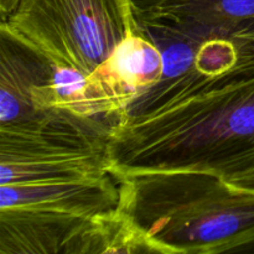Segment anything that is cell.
Masks as SVG:
<instances>
[{"mask_svg": "<svg viewBox=\"0 0 254 254\" xmlns=\"http://www.w3.org/2000/svg\"><path fill=\"white\" fill-rule=\"evenodd\" d=\"M228 34L235 50L222 67L160 78L117 117V178L196 171L227 181L254 168V19Z\"/></svg>", "mask_w": 254, "mask_h": 254, "instance_id": "obj_1", "label": "cell"}, {"mask_svg": "<svg viewBox=\"0 0 254 254\" xmlns=\"http://www.w3.org/2000/svg\"><path fill=\"white\" fill-rule=\"evenodd\" d=\"M52 62L0 24V126L30 121L40 113L32 89L49 77Z\"/></svg>", "mask_w": 254, "mask_h": 254, "instance_id": "obj_7", "label": "cell"}, {"mask_svg": "<svg viewBox=\"0 0 254 254\" xmlns=\"http://www.w3.org/2000/svg\"><path fill=\"white\" fill-rule=\"evenodd\" d=\"M163 253L134 218L121 207L94 216L79 241L77 254Z\"/></svg>", "mask_w": 254, "mask_h": 254, "instance_id": "obj_8", "label": "cell"}, {"mask_svg": "<svg viewBox=\"0 0 254 254\" xmlns=\"http://www.w3.org/2000/svg\"><path fill=\"white\" fill-rule=\"evenodd\" d=\"M238 253H254V240L251 241L247 245L243 246Z\"/></svg>", "mask_w": 254, "mask_h": 254, "instance_id": "obj_11", "label": "cell"}, {"mask_svg": "<svg viewBox=\"0 0 254 254\" xmlns=\"http://www.w3.org/2000/svg\"><path fill=\"white\" fill-rule=\"evenodd\" d=\"M121 207L164 254L238 253L254 240V192L196 171L118 178Z\"/></svg>", "mask_w": 254, "mask_h": 254, "instance_id": "obj_2", "label": "cell"}, {"mask_svg": "<svg viewBox=\"0 0 254 254\" xmlns=\"http://www.w3.org/2000/svg\"><path fill=\"white\" fill-rule=\"evenodd\" d=\"M92 218L0 210V254H77Z\"/></svg>", "mask_w": 254, "mask_h": 254, "instance_id": "obj_6", "label": "cell"}, {"mask_svg": "<svg viewBox=\"0 0 254 254\" xmlns=\"http://www.w3.org/2000/svg\"><path fill=\"white\" fill-rule=\"evenodd\" d=\"M121 205V184L113 173L79 180L0 185V210L40 211L94 217Z\"/></svg>", "mask_w": 254, "mask_h": 254, "instance_id": "obj_5", "label": "cell"}, {"mask_svg": "<svg viewBox=\"0 0 254 254\" xmlns=\"http://www.w3.org/2000/svg\"><path fill=\"white\" fill-rule=\"evenodd\" d=\"M231 185L236 186V188L243 189V190L253 191L254 192V168L251 170L245 171V173L236 175L235 178L227 180Z\"/></svg>", "mask_w": 254, "mask_h": 254, "instance_id": "obj_9", "label": "cell"}, {"mask_svg": "<svg viewBox=\"0 0 254 254\" xmlns=\"http://www.w3.org/2000/svg\"><path fill=\"white\" fill-rule=\"evenodd\" d=\"M114 121L46 111L0 126V185L79 180L112 173L108 138Z\"/></svg>", "mask_w": 254, "mask_h": 254, "instance_id": "obj_4", "label": "cell"}, {"mask_svg": "<svg viewBox=\"0 0 254 254\" xmlns=\"http://www.w3.org/2000/svg\"><path fill=\"white\" fill-rule=\"evenodd\" d=\"M21 0H0V15L1 21L6 20L16 10Z\"/></svg>", "mask_w": 254, "mask_h": 254, "instance_id": "obj_10", "label": "cell"}, {"mask_svg": "<svg viewBox=\"0 0 254 254\" xmlns=\"http://www.w3.org/2000/svg\"><path fill=\"white\" fill-rule=\"evenodd\" d=\"M1 24L55 64L86 74L141 31L134 0H21Z\"/></svg>", "mask_w": 254, "mask_h": 254, "instance_id": "obj_3", "label": "cell"}]
</instances>
